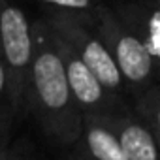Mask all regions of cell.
<instances>
[{
    "label": "cell",
    "instance_id": "9c48e42d",
    "mask_svg": "<svg viewBox=\"0 0 160 160\" xmlns=\"http://www.w3.org/2000/svg\"><path fill=\"white\" fill-rule=\"evenodd\" d=\"M134 117L151 132V136L160 139V91L156 85H151L136 96Z\"/></svg>",
    "mask_w": 160,
    "mask_h": 160
},
{
    "label": "cell",
    "instance_id": "7c38bea8",
    "mask_svg": "<svg viewBox=\"0 0 160 160\" xmlns=\"http://www.w3.org/2000/svg\"><path fill=\"white\" fill-rule=\"evenodd\" d=\"M0 160H12V152L6 147V141H0Z\"/></svg>",
    "mask_w": 160,
    "mask_h": 160
},
{
    "label": "cell",
    "instance_id": "8fae6325",
    "mask_svg": "<svg viewBox=\"0 0 160 160\" xmlns=\"http://www.w3.org/2000/svg\"><path fill=\"white\" fill-rule=\"evenodd\" d=\"M47 8V12H64V13H81L91 15L98 6L94 0H38Z\"/></svg>",
    "mask_w": 160,
    "mask_h": 160
},
{
    "label": "cell",
    "instance_id": "3957f363",
    "mask_svg": "<svg viewBox=\"0 0 160 160\" xmlns=\"http://www.w3.org/2000/svg\"><path fill=\"white\" fill-rule=\"evenodd\" d=\"M43 21L49 25V28L62 38L75 55L83 60V64L91 70V73L98 79V83L104 87L108 94L113 98L122 100L124 94V83L122 77L102 43V40L96 36L92 27V13L81 15V13H64V12H47Z\"/></svg>",
    "mask_w": 160,
    "mask_h": 160
},
{
    "label": "cell",
    "instance_id": "8992f818",
    "mask_svg": "<svg viewBox=\"0 0 160 160\" xmlns=\"http://www.w3.org/2000/svg\"><path fill=\"white\" fill-rule=\"evenodd\" d=\"M115 17L145 47L152 62H160V10L158 4L119 2L113 8Z\"/></svg>",
    "mask_w": 160,
    "mask_h": 160
},
{
    "label": "cell",
    "instance_id": "ba28073f",
    "mask_svg": "<svg viewBox=\"0 0 160 160\" xmlns=\"http://www.w3.org/2000/svg\"><path fill=\"white\" fill-rule=\"evenodd\" d=\"M126 160H158V141L128 109L108 115Z\"/></svg>",
    "mask_w": 160,
    "mask_h": 160
},
{
    "label": "cell",
    "instance_id": "52a82bcc",
    "mask_svg": "<svg viewBox=\"0 0 160 160\" xmlns=\"http://www.w3.org/2000/svg\"><path fill=\"white\" fill-rule=\"evenodd\" d=\"M75 143L83 160H126L108 115L83 117L81 134Z\"/></svg>",
    "mask_w": 160,
    "mask_h": 160
},
{
    "label": "cell",
    "instance_id": "6da1fadb",
    "mask_svg": "<svg viewBox=\"0 0 160 160\" xmlns=\"http://www.w3.org/2000/svg\"><path fill=\"white\" fill-rule=\"evenodd\" d=\"M32 64L28 73L25 111H30L43 132L57 143H75L83 117L70 92L64 68L51 43V30L43 19L30 23Z\"/></svg>",
    "mask_w": 160,
    "mask_h": 160
},
{
    "label": "cell",
    "instance_id": "7a4b0ae2",
    "mask_svg": "<svg viewBox=\"0 0 160 160\" xmlns=\"http://www.w3.org/2000/svg\"><path fill=\"white\" fill-rule=\"evenodd\" d=\"M0 60L8 77L12 113L21 117L32 64V32L25 10L13 0H0Z\"/></svg>",
    "mask_w": 160,
    "mask_h": 160
},
{
    "label": "cell",
    "instance_id": "277c9868",
    "mask_svg": "<svg viewBox=\"0 0 160 160\" xmlns=\"http://www.w3.org/2000/svg\"><path fill=\"white\" fill-rule=\"evenodd\" d=\"M92 27L96 36L102 40L109 51L121 77L124 89L134 96L154 85V75L158 64L147 55L145 47L124 28V25L115 17L109 6L98 4L92 12Z\"/></svg>",
    "mask_w": 160,
    "mask_h": 160
},
{
    "label": "cell",
    "instance_id": "5b68a950",
    "mask_svg": "<svg viewBox=\"0 0 160 160\" xmlns=\"http://www.w3.org/2000/svg\"><path fill=\"white\" fill-rule=\"evenodd\" d=\"M51 43H53L58 58H60L70 92L73 96V102H75L77 109L81 111V117L115 115V113L126 109L122 100L113 98L111 94H108L104 91V87L91 73V70L83 64V60L75 55V51L62 38H58L53 30H51Z\"/></svg>",
    "mask_w": 160,
    "mask_h": 160
},
{
    "label": "cell",
    "instance_id": "30bf717a",
    "mask_svg": "<svg viewBox=\"0 0 160 160\" xmlns=\"http://www.w3.org/2000/svg\"><path fill=\"white\" fill-rule=\"evenodd\" d=\"M12 121H13V113H12V106H10L8 77H6V70L2 66V60H0V141H6Z\"/></svg>",
    "mask_w": 160,
    "mask_h": 160
}]
</instances>
